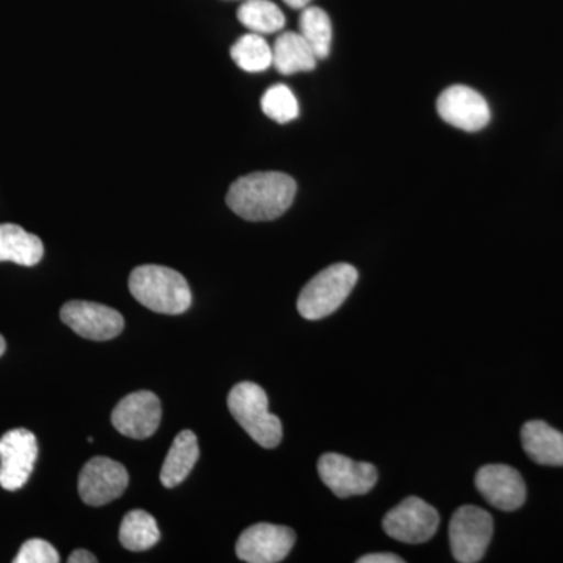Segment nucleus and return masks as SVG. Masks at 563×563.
Returning <instances> with one entry per match:
<instances>
[{
  "mask_svg": "<svg viewBox=\"0 0 563 563\" xmlns=\"http://www.w3.org/2000/svg\"><path fill=\"white\" fill-rule=\"evenodd\" d=\"M493 518L487 510L476 506H462L455 510L450 523L451 551L455 561L476 563L483 561L492 542Z\"/></svg>",
  "mask_w": 563,
  "mask_h": 563,
  "instance_id": "5",
  "label": "nucleus"
},
{
  "mask_svg": "<svg viewBox=\"0 0 563 563\" xmlns=\"http://www.w3.org/2000/svg\"><path fill=\"white\" fill-rule=\"evenodd\" d=\"M358 280V273L347 263H336L318 273L298 298V312L306 320H321L342 307Z\"/></svg>",
  "mask_w": 563,
  "mask_h": 563,
  "instance_id": "4",
  "label": "nucleus"
},
{
  "mask_svg": "<svg viewBox=\"0 0 563 563\" xmlns=\"http://www.w3.org/2000/svg\"><path fill=\"white\" fill-rule=\"evenodd\" d=\"M133 298L152 312L180 314L191 306L188 282L180 273L158 265H144L133 269L129 277Z\"/></svg>",
  "mask_w": 563,
  "mask_h": 563,
  "instance_id": "2",
  "label": "nucleus"
},
{
  "mask_svg": "<svg viewBox=\"0 0 563 563\" xmlns=\"http://www.w3.org/2000/svg\"><path fill=\"white\" fill-rule=\"evenodd\" d=\"M526 454L544 466H563V433L544 421L526 422L521 429Z\"/></svg>",
  "mask_w": 563,
  "mask_h": 563,
  "instance_id": "15",
  "label": "nucleus"
},
{
  "mask_svg": "<svg viewBox=\"0 0 563 563\" xmlns=\"http://www.w3.org/2000/svg\"><path fill=\"white\" fill-rule=\"evenodd\" d=\"M284 2L287 3L288 7H291V9L303 10L306 7H309L312 0H284Z\"/></svg>",
  "mask_w": 563,
  "mask_h": 563,
  "instance_id": "27",
  "label": "nucleus"
},
{
  "mask_svg": "<svg viewBox=\"0 0 563 563\" xmlns=\"http://www.w3.org/2000/svg\"><path fill=\"white\" fill-rule=\"evenodd\" d=\"M296 185L284 173H254L240 177L229 188L228 206L246 221H273L290 209Z\"/></svg>",
  "mask_w": 563,
  "mask_h": 563,
  "instance_id": "1",
  "label": "nucleus"
},
{
  "mask_svg": "<svg viewBox=\"0 0 563 563\" xmlns=\"http://www.w3.org/2000/svg\"><path fill=\"white\" fill-rule=\"evenodd\" d=\"M69 563H96L98 559L95 558V554H91L90 551L87 550H76L74 553H70Z\"/></svg>",
  "mask_w": 563,
  "mask_h": 563,
  "instance_id": "26",
  "label": "nucleus"
},
{
  "mask_svg": "<svg viewBox=\"0 0 563 563\" xmlns=\"http://www.w3.org/2000/svg\"><path fill=\"white\" fill-rule=\"evenodd\" d=\"M14 563H58L60 555L46 540L32 539L22 544Z\"/></svg>",
  "mask_w": 563,
  "mask_h": 563,
  "instance_id": "24",
  "label": "nucleus"
},
{
  "mask_svg": "<svg viewBox=\"0 0 563 563\" xmlns=\"http://www.w3.org/2000/svg\"><path fill=\"white\" fill-rule=\"evenodd\" d=\"M299 33L312 47L318 60L325 58L332 46V22L320 7H306L299 18Z\"/></svg>",
  "mask_w": 563,
  "mask_h": 563,
  "instance_id": "21",
  "label": "nucleus"
},
{
  "mask_svg": "<svg viewBox=\"0 0 563 563\" xmlns=\"http://www.w3.org/2000/svg\"><path fill=\"white\" fill-rule=\"evenodd\" d=\"M232 60L246 73H262L273 66V47L258 33H247L233 44Z\"/></svg>",
  "mask_w": 563,
  "mask_h": 563,
  "instance_id": "22",
  "label": "nucleus"
},
{
  "mask_svg": "<svg viewBox=\"0 0 563 563\" xmlns=\"http://www.w3.org/2000/svg\"><path fill=\"white\" fill-rule=\"evenodd\" d=\"M437 111L444 122L465 132L483 131L490 122V107L484 96L463 85L444 90L437 101Z\"/></svg>",
  "mask_w": 563,
  "mask_h": 563,
  "instance_id": "13",
  "label": "nucleus"
},
{
  "mask_svg": "<svg viewBox=\"0 0 563 563\" xmlns=\"http://www.w3.org/2000/svg\"><path fill=\"white\" fill-rule=\"evenodd\" d=\"M357 563H404V559L396 554L376 553L362 555Z\"/></svg>",
  "mask_w": 563,
  "mask_h": 563,
  "instance_id": "25",
  "label": "nucleus"
},
{
  "mask_svg": "<svg viewBox=\"0 0 563 563\" xmlns=\"http://www.w3.org/2000/svg\"><path fill=\"white\" fill-rule=\"evenodd\" d=\"M384 531L398 542L420 544L429 542L440 526V515L421 498L410 496L384 518Z\"/></svg>",
  "mask_w": 563,
  "mask_h": 563,
  "instance_id": "6",
  "label": "nucleus"
},
{
  "mask_svg": "<svg viewBox=\"0 0 563 563\" xmlns=\"http://www.w3.org/2000/svg\"><path fill=\"white\" fill-rule=\"evenodd\" d=\"M162 421V404L152 391H135L125 396L111 413V424L129 439H150Z\"/></svg>",
  "mask_w": 563,
  "mask_h": 563,
  "instance_id": "12",
  "label": "nucleus"
},
{
  "mask_svg": "<svg viewBox=\"0 0 563 563\" xmlns=\"http://www.w3.org/2000/svg\"><path fill=\"white\" fill-rule=\"evenodd\" d=\"M229 410L255 443L263 448L279 446L282 422L268 410V396L261 385L242 383L229 393Z\"/></svg>",
  "mask_w": 563,
  "mask_h": 563,
  "instance_id": "3",
  "label": "nucleus"
},
{
  "mask_svg": "<svg viewBox=\"0 0 563 563\" xmlns=\"http://www.w3.org/2000/svg\"><path fill=\"white\" fill-rule=\"evenodd\" d=\"M296 533L287 526L258 523L240 536L235 551L240 561L277 563L284 561L295 547Z\"/></svg>",
  "mask_w": 563,
  "mask_h": 563,
  "instance_id": "9",
  "label": "nucleus"
},
{
  "mask_svg": "<svg viewBox=\"0 0 563 563\" xmlns=\"http://www.w3.org/2000/svg\"><path fill=\"white\" fill-rule=\"evenodd\" d=\"M318 473L325 487L339 498L366 495L377 483V470L372 463L355 462L346 455L329 453L318 461Z\"/></svg>",
  "mask_w": 563,
  "mask_h": 563,
  "instance_id": "8",
  "label": "nucleus"
},
{
  "mask_svg": "<svg viewBox=\"0 0 563 563\" xmlns=\"http://www.w3.org/2000/svg\"><path fill=\"white\" fill-rule=\"evenodd\" d=\"M199 459L198 437L192 431H181L174 439L161 472L162 484L174 488L187 479Z\"/></svg>",
  "mask_w": 563,
  "mask_h": 563,
  "instance_id": "17",
  "label": "nucleus"
},
{
  "mask_svg": "<svg viewBox=\"0 0 563 563\" xmlns=\"http://www.w3.org/2000/svg\"><path fill=\"white\" fill-rule=\"evenodd\" d=\"M62 321L74 332L92 342H109L124 329V318L118 310L88 301L66 302L60 310Z\"/></svg>",
  "mask_w": 563,
  "mask_h": 563,
  "instance_id": "11",
  "label": "nucleus"
},
{
  "mask_svg": "<svg viewBox=\"0 0 563 563\" xmlns=\"http://www.w3.org/2000/svg\"><path fill=\"white\" fill-rule=\"evenodd\" d=\"M162 533L157 521L144 510H132L125 515L120 528V540L125 550L133 553L151 550L158 543Z\"/></svg>",
  "mask_w": 563,
  "mask_h": 563,
  "instance_id": "19",
  "label": "nucleus"
},
{
  "mask_svg": "<svg viewBox=\"0 0 563 563\" xmlns=\"http://www.w3.org/2000/svg\"><path fill=\"white\" fill-rule=\"evenodd\" d=\"M262 110L269 120L287 124L299 117V102L287 85H274L263 95Z\"/></svg>",
  "mask_w": 563,
  "mask_h": 563,
  "instance_id": "23",
  "label": "nucleus"
},
{
  "mask_svg": "<svg viewBox=\"0 0 563 563\" xmlns=\"http://www.w3.org/2000/svg\"><path fill=\"white\" fill-rule=\"evenodd\" d=\"M128 485L124 465L109 457H95L81 468L79 495L88 506L101 507L120 498Z\"/></svg>",
  "mask_w": 563,
  "mask_h": 563,
  "instance_id": "10",
  "label": "nucleus"
},
{
  "mask_svg": "<svg viewBox=\"0 0 563 563\" xmlns=\"http://www.w3.org/2000/svg\"><path fill=\"white\" fill-rule=\"evenodd\" d=\"M43 255L44 246L38 236L16 224H0V262L35 266Z\"/></svg>",
  "mask_w": 563,
  "mask_h": 563,
  "instance_id": "18",
  "label": "nucleus"
},
{
  "mask_svg": "<svg viewBox=\"0 0 563 563\" xmlns=\"http://www.w3.org/2000/svg\"><path fill=\"white\" fill-rule=\"evenodd\" d=\"M5 347H7L5 340H3V336L0 335V355H2L3 352H5Z\"/></svg>",
  "mask_w": 563,
  "mask_h": 563,
  "instance_id": "28",
  "label": "nucleus"
},
{
  "mask_svg": "<svg viewBox=\"0 0 563 563\" xmlns=\"http://www.w3.org/2000/svg\"><path fill=\"white\" fill-rule=\"evenodd\" d=\"M485 501L504 512L520 509L526 501V484L521 474L509 465H485L474 479Z\"/></svg>",
  "mask_w": 563,
  "mask_h": 563,
  "instance_id": "14",
  "label": "nucleus"
},
{
  "mask_svg": "<svg viewBox=\"0 0 563 563\" xmlns=\"http://www.w3.org/2000/svg\"><path fill=\"white\" fill-rule=\"evenodd\" d=\"M317 55L301 33L285 32L273 46V66L284 76L317 68Z\"/></svg>",
  "mask_w": 563,
  "mask_h": 563,
  "instance_id": "16",
  "label": "nucleus"
},
{
  "mask_svg": "<svg viewBox=\"0 0 563 563\" xmlns=\"http://www.w3.org/2000/svg\"><path fill=\"white\" fill-rule=\"evenodd\" d=\"M236 18L244 27L258 35L279 32L285 25L284 13L272 0H244Z\"/></svg>",
  "mask_w": 563,
  "mask_h": 563,
  "instance_id": "20",
  "label": "nucleus"
},
{
  "mask_svg": "<svg viewBox=\"0 0 563 563\" xmlns=\"http://www.w3.org/2000/svg\"><path fill=\"white\" fill-rule=\"evenodd\" d=\"M38 457V442L27 429H13L0 439V487L18 492L27 484Z\"/></svg>",
  "mask_w": 563,
  "mask_h": 563,
  "instance_id": "7",
  "label": "nucleus"
}]
</instances>
